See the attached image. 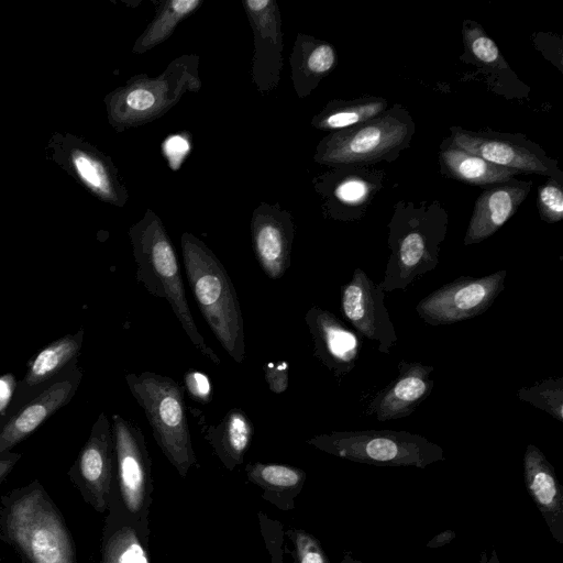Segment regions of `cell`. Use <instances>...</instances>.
<instances>
[{
  "label": "cell",
  "instance_id": "cell-1",
  "mask_svg": "<svg viewBox=\"0 0 563 563\" xmlns=\"http://www.w3.org/2000/svg\"><path fill=\"white\" fill-rule=\"evenodd\" d=\"M187 279L213 335L228 355L242 364L245 335L242 309L227 269L209 247L190 233L181 236Z\"/></svg>",
  "mask_w": 563,
  "mask_h": 563
},
{
  "label": "cell",
  "instance_id": "cell-2",
  "mask_svg": "<svg viewBox=\"0 0 563 563\" xmlns=\"http://www.w3.org/2000/svg\"><path fill=\"white\" fill-rule=\"evenodd\" d=\"M137 265L136 280L154 297L165 299L192 346L216 365L220 357L207 344L191 314L174 246L157 218L146 219L131 231Z\"/></svg>",
  "mask_w": 563,
  "mask_h": 563
},
{
  "label": "cell",
  "instance_id": "cell-3",
  "mask_svg": "<svg viewBox=\"0 0 563 563\" xmlns=\"http://www.w3.org/2000/svg\"><path fill=\"white\" fill-rule=\"evenodd\" d=\"M128 387L141 406L153 437L181 477L197 465L194 452L184 388L175 379L153 372L128 374Z\"/></svg>",
  "mask_w": 563,
  "mask_h": 563
},
{
  "label": "cell",
  "instance_id": "cell-4",
  "mask_svg": "<svg viewBox=\"0 0 563 563\" xmlns=\"http://www.w3.org/2000/svg\"><path fill=\"white\" fill-rule=\"evenodd\" d=\"M306 442L328 454L373 465L423 468L444 460L440 445L408 431H333Z\"/></svg>",
  "mask_w": 563,
  "mask_h": 563
},
{
  "label": "cell",
  "instance_id": "cell-5",
  "mask_svg": "<svg viewBox=\"0 0 563 563\" xmlns=\"http://www.w3.org/2000/svg\"><path fill=\"white\" fill-rule=\"evenodd\" d=\"M114 477L110 497L139 527L150 531L148 514L154 490L152 461L139 426L120 415L113 418Z\"/></svg>",
  "mask_w": 563,
  "mask_h": 563
},
{
  "label": "cell",
  "instance_id": "cell-6",
  "mask_svg": "<svg viewBox=\"0 0 563 563\" xmlns=\"http://www.w3.org/2000/svg\"><path fill=\"white\" fill-rule=\"evenodd\" d=\"M7 526L32 563H75L68 532L40 490L23 495L11 506Z\"/></svg>",
  "mask_w": 563,
  "mask_h": 563
},
{
  "label": "cell",
  "instance_id": "cell-7",
  "mask_svg": "<svg viewBox=\"0 0 563 563\" xmlns=\"http://www.w3.org/2000/svg\"><path fill=\"white\" fill-rule=\"evenodd\" d=\"M506 269L482 277L460 276L416 306L418 316L428 324L445 325L483 314L505 288Z\"/></svg>",
  "mask_w": 563,
  "mask_h": 563
},
{
  "label": "cell",
  "instance_id": "cell-8",
  "mask_svg": "<svg viewBox=\"0 0 563 563\" xmlns=\"http://www.w3.org/2000/svg\"><path fill=\"white\" fill-rule=\"evenodd\" d=\"M408 126L393 114L376 117L331 135L320 161L331 164L379 159L406 141Z\"/></svg>",
  "mask_w": 563,
  "mask_h": 563
},
{
  "label": "cell",
  "instance_id": "cell-9",
  "mask_svg": "<svg viewBox=\"0 0 563 563\" xmlns=\"http://www.w3.org/2000/svg\"><path fill=\"white\" fill-rule=\"evenodd\" d=\"M386 292L361 268L341 286V311L356 332L373 342L378 352L389 354L397 333L385 305Z\"/></svg>",
  "mask_w": 563,
  "mask_h": 563
},
{
  "label": "cell",
  "instance_id": "cell-10",
  "mask_svg": "<svg viewBox=\"0 0 563 563\" xmlns=\"http://www.w3.org/2000/svg\"><path fill=\"white\" fill-rule=\"evenodd\" d=\"M314 356L335 376L347 375L356 364L361 341L335 314L312 306L305 316Z\"/></svg>",
  "mask_w": 563,
  "mask_h": 563
},
{
  "label": "cell",
  "instance_id": "cell-11",
  "mask_svg": "<svg viewBox=\"0 0 563 563\" xmlns=\"http://www.w3.org/2000/svg\"><path fill=\"white\" fill-rule=\"evenodd\" d=\"M452 145L493 164L520 173L552 176L558 172L553 161L540 150L528 146L526 142L454 129Z\"/></svg>",
  "mask_w": 563,
  "mask_h": 563
},
{
  "label": "cell",
  "instance_id": "cell-12",
  "mask_svg": "<svg viewBox=\"0 0 563 563\" xmlns=\"http://www.w3.org/2000/svg\"><path fill=\"white\" fill-rule=\"evenodd\" d=\"M432 365L400 361L396 378L376 395L369 410L380 422L406 418L431 394Z\"/></svg>",
  "mask_w": 563,
  "mask_h": 563
},
{
  "label": "cell",
  "instance_id": "cell-13",
  "mask_svg": "<svg viewBox=\"0 0 563 563\" xmlns=\"http://www.w3.org/2000/svg\"><path fill=\"white\" fill-rule=\"evenodd\" d=\"M54 159L99 198L118 201L117 184L99 153L73 135L54 142Z\"/></svg>",
  "mask_w": 563,
  "mask_h": 563
},
{
  "label": "cell",
  "instance_id": "cell-14",
  "mask_svg": "<svg viewBox=\"0 0 563 563\" xmlns=\"http://www.w3.org/2000/svg\"><path fill=\"white\" fill-rule=\"evenodd\" d=\"M113 438L107 419L102 416L87 442L79 462L81 477L90 494L93 506L103 511L109 506L114 477Z\"/></svg>",
  "mask_w": 563,
  "mask_h": 563
},
{
  "label": "cell",
  "instance_id": "cell-15",
  "mask_svg": "<svg viewBox=\"0 0 563 563\" xmlns=\"http://www.w3.org/2000/svg\"><path fill=\"white\" fill-rule=\"evenodd\" d=\"M253 246L258 264L271 279L282 278L290 266L294 229L275 212H257L252 223Z\"/></svg>",
  "mask_w": 563,
  "mask_h": 563
},
{
  "label": "cell",
  "instance_id": "cell-16",
  "mask_svg": "<svg viewBox=\"0 0 563 563\" xmlns=\"http://www.w3.org/2000/svg\"><path fill=\"white\" fill-rule=\"evenodd\" d=\"M527 489L553 537L562 543L563 496L554 470L540 449L529 444L523 456Z\"/></svg>",
  "mask_w": 563,
  "mask_h": 563
},
{
  "label": "cell",
  "instance_id": "cell-17",
  "mask_svg": "<svg viewBox=\"0 0 563 563\" xmlns=\"http://www.w3.org/2000/svg\"><path fill=\"white\" fill-rule=\"evenodd\" d=\"M530 189V183L497 186L477 199L464 244L479 243L494 234L515 213Z\"/></svg>",
  "mask_w": 563,
  "mask_h": 563
},
{
  "label": "cell",
  "instance_id": "cell-18",
  "mask_svg": "<svg viewBox=\"0 0 563 563\" xmlns=\"http://www.w3.org/2000/svg\"><path fill=\"white\" fill-rule=\"evenodd\" d=\"M245 475L261 489L262 498L282 511L295 508V500L307 478L306 472L299 467L263 462L249 463Z\"/></svg>",
  "mask_w": 563,
  "mask_h": 563
},
{
  "label": "cell",
  "instance_id": "cell-19",
  "mask_svg": "<svg viewBox=\"0 0 563 563\" xmlns=\"http://www.w3.org/2000/svg\"><path fill=\"white\" fill-rule=\"evenodd\" d=\"M202 434L222 465L233 471L244 461L252 443L254 426L244 410L232 408L219 423L202 427Z\"/></svg>",
  "mask_w": 563,
  "mask_h": 563
},
{
  "label": "cell",
  "instance_id": "cell-20",
  "mask_svg": "<svg viewBox=\"0 0 563 563\" xmlns=\"http://www.w3.org/2000/svg\"><path fill=\"white\" fill-rule=\"evenodd\" d=\"M118 508L114 522L104 537L101 563H152L148 550V531L133 522L110 497Z\"/></svg>",
  "mask_w": 563,
  "mask_h": 563
},
{
  "label": "cell",
  "instance_id": "cell-21",
  "mask_svg": "<svg viewBox=\"0 0 563 563\" xmlns=\"http://www.w3.org/2000/svg\"><path fill=\"white\" fill-rule=\"evenodd\" d=\"M69 382H60L48 387L13 418L0 434V454L34 431L68 398Z\"/></svg>",
  "mask_w": 563,
  "mask_h": 563
},
{
  "label": "cell",
  "instance_id": "cell-22",
  "mask_svg": "<svg viewBox=\"0 0 563 563\" xmlns=\"http://www.w3.org/2000/svg\"><path fill=\"white\" fill-rule=\"evenodd\" d=\"M440 157L452 177L472 185L504 184L520 173L493 164L453 145L443 150Z\"/></svg>",
  "mask_w": 563,
  "mask_h": 563
},
{
  "label": "cell",
  "instance_id": "cell-23",
  "mask_svg": "<svg viewBox=\"0 0 563 563\" xmlns=\"http://www.w3.org/2000/svg\"><path fill=\"white\" fill-rule=\"evenodd\" d=\"M520 400L548 412L558 421H563V377H551L517 391Z\"/></svg>",
  "mask_w": 563,
  "mask_h": 563
},
{
  "label": "cell",
  "instance_id": "cell-24",
  "mask_svg": "<svg viewBox=\"0 0 563 563\" xmlns=\"http://www.w3.org/2000/svg\"><path fill=\"white\" fill-rule=\"evenodd\" d=\"M78 344L75 340L66 338L44 349L34 360L26 382L35 385L51 377L77 352Z\"/></svg>",
  "mask_w": 563,
  "mask_h": 563
},
{
  "label": "cell",
  "instance_id": "cell-25",
  "mask_svg": "<svg viewBox=\"0 0 563 563\" xmlns=\"http://www.w3.org/2000/svg\"><path fill=\"white\" fill-rule=\"evenodd\" d=\"M201 2L197 0H174L167 3L161 15L153 22L148 30L143 34L139 51L147 49L166 36H168L174 26L191 11H194Z\"/></svg>",
  "mask_w": 563,
  "mask_h": 563
},
{
  "label": "cell",
  "instance_id": "cell-26",
  "mask_svg": "<svg viewBox=\"0 0 563 563\" xmlns=\"http://www.w3.org/2000/svg\"><path fill=\"white\" fill-rule=\"evenodd\" d=\"M386 102L380 99L364 100L328 113L319 125L324 129H346L378 117Z\"/></svg>",
  "mask_w": 563,
  "mask_h": 563
},
{
  "label": "cell",
  "instance_id": "cell-27",
  "mask_svg": "<svg viewBox=\"0 0 563 563\" xmlns=\"http://www.w3.org/2000/svg\"><path fill=\"white\" fill-rule=\"evenodd\" d=\"M286 534L292 542L295 563H330L319 541L309 532L299 528H290Z\"/></svg>",
  "mask_w": 563,
  "mask_h": 563
},
{
  "label": "cell",
  "instance_id": "cell-28",
  "mask_svg": "<svg viewBox=\"0 0 563 563\" xmlns=\"http://www.w3.org/2000/svg\"><path fill=\"white\" fill-rule=\"evenodd\" d=\"M464 40L472 54L482 63L495 66L503 62L499 51L478 26H471L464 30Z\"/></svg>",
  "mask_w": 563,
  "mask_h": 563
},
{
  "label": "cell",
  "instance_id": "cell-29",
  "mask_svg": "<svg viewBox=\"0 0 563 563\" xmlns=\"http://www.w3.org/2000/svg\"><path fill=\"white\" fill-rule=\"evenodd\" d=\"M539 206L542 218L550 223L559 222L563 217V194L560 185L548 183L539 192Z\"/></svg>",
  "mask_w": 563,
  "mask_h": 563
},
{
  "label": "cell",
  "instance_id": "cell-30",
  "mask_svg": "<svg viewBox=\"0 0 563 563\" xmlns=\"http://www.w3.org/2000/svg\"><path fill=\"white\" fill-rule=\"evenodd\" d=\"M157 102V93L153 87L135 86L123 95L124 106L133 113L152 110Z\"/></svg>",
  "mask_w": 563,
  "mask_h": 563
},
{
  "label": "cell",
  "instance_id": "cell-31",
  "mask_svg": "<svg viewBox=\"0 0 563 563\" xmlns=\"http://www.w3.org/2000/svg\"><path fill=\"white\" fill-rule=\"evenodd\" d=\"M184 382L188 393L196 401L210 402L212 387L209 377L205 373L190 369L185 373Z\"/></svg>",
  "mask_w": 563,
  "mask_h": 563
},
{
  "label": "cell",
  "instance_id": "cell-32",
  "mask_svg": "<svg viewBox=\"0 0 563 563\" xmlns=\"http://www.w3.org/2000/svg\"><path fill=\"white\" fill-rule=\"evenodd\" d=\"M264 376L271 391L284 393L288 388V363L285 361L266 363Z\"/></svg>",
  "mask_w": 563,
  "mask_h": 563
},
{
  "label": "cell",
  "instance_id": "cell-33",
  "mask_svg": "<svg viewBox=\"0 0 563 563\" xmlns=\"http://www.w3.org/2000/svg\"><path fill=\"white\" fill-rule=\"evenodd\" d=\"M335 62L333 48L328 44L317 46L309 55L307 65L314 74H323L332 68Z\"/></svg>",
  "mask_w": 563,
  "mask_h": 563
},
{
  "label": "cell",
  "instance_id": "cell-34",
  "mask_svg": "<svg viewBox=\"0 0 563 563\" xmlns=\"http://www.w3.org/2000/svg\"><path fill=\"white\" fill-rule=\"evenodd\" d=\"M368 192V186L361 179L351 178L342 183L336 189V196L344 202L356 203L362 201Z\"/></svg>",
  "mask_w": 563,
  "mask_h": 563
},
{
  "label": "cell",
  "instance_id": "cell-35",
  "mask_svg": "<svg viewBox=\"0 0 563 563\" xmlns=\"http://www.w3.org/2000/svg\"><path fill=\"white\" fill-rule=\"evenodd\" d=\"M189 145L180 136H173L165 144V151L170 159H180L188 151Z\"/></svg>",
  "mask_w": 563,
  "mask_h": 563
},
{
  "label": "cell",
  "instance_id": "cell-36",
  "mask_svg": "<svg viewBox=\"0 0 563 563\" xmlns=\"http://www.w3.org/2000/svg\"><path fill=\"white\" fill-rule=\"evenodd\" d=\"M13 386L14 380L11 375H5L0 378V411L8 405L12 395Z\"/></svg>",
  "mask_w": 563,
  "mask_h": 563
},
{
  "label": "cell",
  "instance_id": "cell-37",
  "mask_svg": "<svg viewBox=\"0 0 563 563\" xmlns=\"http://www.w3.org/2000/svg\"><path fill=\"white\" fill-rule=\"evenodd\" d=\"M10 465V461H0V477L8 471Z\"/></svg>",
  "mask_w": 563,
  "mask_h": 563
}]
</instances>
